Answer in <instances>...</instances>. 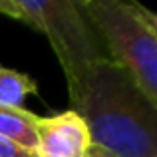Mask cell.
Here are the masks:
<instances>
[{
    "label": "cell",
    "instance_id": "obj_3",
    "mask_svg": "<svg viewBox=\"0 0 157 157\" xmlns=\"http://www.w3.org/2000/svg\"><path fill=\"white\" fill-rule=\"evenodd\" d=\"M0 14L46 36L64 70L68 90L76 88L96 64L109 60L80 0H0Z\"/></svg>",
    "mask_w": 157,
    "mask_h": 157
},
{
    "label": "cell",
    "instance_id": "obj_2",
    "mask_svg": "<svg viewBox=\"0 0 157 157\" xmlns=\"http://www.w3.org/2000/svg\"><path fill=\"white\" fill-rule=\"evenodd\" d=\"M107 58L121 66L157 105V14L139 2L80 0Z\"/></svg>",
    "mask_w": 157,
    "mask_h": 157
},
{
    "label": "cell",
    "instance_id": "obj_4",
    "mask_svg": "<svg viewBox=\"0 0 157 157\" xmlns=\"http://www.w3.org/2000/svg\"><path fill=\"white\" fill-rule=\"evenodd\" d=\"M36 157H88L90 133L74 109L36 121Z\"/></svg>",
    "mask_w": 157,
    "mask_h": 157
},
{
    "label": "cell",
    "instance_id": "obj_5",
    "mask_svg": "<svg viewBox=\"0 0 157 157\" xmlns=\"http://www.w3.org/2000/svg\"><path fill=\"white\" fill-rule=\"evenodd\" d=\"M36 121L38 115L26 107H2L0 105V135L16 145L36 153Z\"/></svg>",
    "mask_w": 157,
    "mask_h": 157
},
{
    "label": "cell",
    "instance_id": "obj_6",
    "mask_svg": "<svg viewBox=\"0 0 157 157\" xmlns=\"http://www.w3.org/2000/svg\"><path fill=\"white\" fill-rule=\"evenodd\" d=\"M28 96H38V84L32 76L0 66V105L22 107Z\"/></svg>",
    "mask_w": 157,
    "mask_h": 157
},
{
    "label": "cell",
    "instance_id": "obj_7",
    "mask_svg": "<svg viewBox=\"0 0 157 157\" xmlns=\"http://www.w3.org/2000/svg\"><path fill=\"white\" fill-rule=\"evenodd\" d=\"M0 157H36V153L16 145L14 141L0 135Z\"/></svg>",
    "mask_w": 157,
    "mask_h": 157
},
{
    "label": "cell",
    "instance_id": "obj_1",
    "mask_svg": "<svg viewBox=\"0 0 157 157\" xmlns=\"http://www.w3.org/2000/svg\"><path fill=\"white\" fill-rule=\"evenodd\" d=\"M68 94L88 127V157H157V105L121 66L100 62Z\"/></svg>",
    "mask_w": 157,
    "mask_h": 157
}]
</instances>
